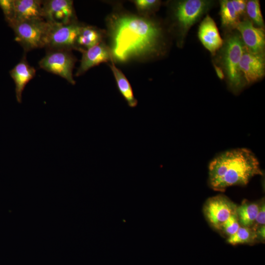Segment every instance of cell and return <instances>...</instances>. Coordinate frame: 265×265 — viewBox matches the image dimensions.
Masks as SVG:
<instances>
[{
  "mask_svg": "<svg viewBox=\"0 0 265 265\" xmlns=\"http://www.w3.org/2000/svg\"><path fill=\"white\" fill-rule=\"evenodd\" d=\"M112 59L120 62L157 54L161 30L152 20L132 14L113 13L107 21Z\"/></svg>",
  "mask_w": 265,
  "mask_h": 265,
  "instance_id": "cell-1",
  "label": "cell"
},
{
  "mask_svg": "<svg viewBox=\"0 0 265 265\" xmlns=\"http://www.w3.org/2000/svg\"><path fill=\"white\" fill-rule=\"evenodd\" d=\"M261 174L258 159L246 148L222 152L209 165V183L217 191H223L232 186L246 185L253 177Z\"/></svg>",
  "mask_w": 265,
  "mask_h": 265,
  "instance_id": "cell-2",
  "label": "cell"
},
{
  "mask_svg": "<svg viewBox=\"0 0 265 265\" xmlns=\"http://www.w3.org/2000/svg\"><path fill=\"white\" fill-rule=\"evenodd\" d=\"M15 33V40L27 52L45 48L51 24L43 19L17 21L7 23Z\"/></svg>",
  "mask_w": 265,
  "mask_h": 265,
  "instance_id": "cell-3",
  "label": "cell"
},
{
  "mask_svg": "<svg viewBox=\"0 0 265 265\" xmlns=\"http://www.w3.org/2000/svg\"><path fill=\"white\" fill-rule=\"evenodd\" d=\"M223 45L221 57L224 71L230 88L237 93L245 84L239 66L244 46L238 34L228 36Z\"/></svg>",
  "mask_w": 265,
  "mask_h": 265,
  "instance_id": "cell-4",
  "label": "cell"
},
{
  "mask_svg": "<svg viewBox=\"0 0 265 265\" xmlns=\"http://www.w3.org/2000/svg\"><path fill=\"white\" fill-rule=\"evenodd\" d=\"M76 59L67 50H47L45 56L39 62L40 68L59 76L74 85L73 70Z\"/></svg>",
  "mask_w": 265,
  "mask_h": 265,
  "instance_id": "cell-5",
  "label": "cell"
},
{
  "mask_svg": "<svg viewBox=\"0 0 265 265\" xmlns=\"http://www.w3.org/2000/svg\"><path fill=\"white\" fill-rule=\"evenodd\" d=\"M83 25L77 21L52 25L45 48L47 50H77V40Z\"/></svg>",
  "mask_w": 265,
  "mask_h": 265,
  "instance_id": "cell-6",
  "label": "cell"
},
{
  "mask_svg": "<svg viewBox=\"0 0 265 265\" xmlns=\"http://www.w3.org/2000/svg\"><path fill=\"white\" fill-rule=\"evenodd\" d=\"M211 3V1L204 0H185L177 3L174 16L183 37L208 10Z\"/></svg>",
  "mask_w": 265,
  "mask_h": 265,
  "instance_id": "cell-7",
  "label": "cell"
},
{
  "mask_svg": "<svg viewBox=\"0 0 265 265\" xmlns=\"http://www.w3.org/2000/svg\"><path fill=\"white\" fill-rule=\"evenodd\" d=\"M42 8L43 19L50 24H67L77 21L72 0H44Z\"/></svg>",
  "mask_w": 265,
  "mask_h": 265,
  "instance_id": "cell-8",
  "label": "cell"
},
{
  "mask_svg": "<svg viewBox=\"0 0 265 265\" xmlns=\"http://www.w3.org/2000/svg\"><path fill=\"white\" fill-rule=\"evenodd\" d=\"M237 206L223 195L209 199L205 206L204 212L209 222L217 229H221L223 223L236 212Z\"/></svg>",
  "mask_w": 265,
  "mask_h": 265,
  "instance_id": "cell-9",
  "label": "cell"
},
{
  "mask_svg": "<svg viewBox=\"0 0 265 265\" xmlns=\"http://www.w3.org/2000/svg\"><path fill=\"white\" fill-rule=\"evenodd\" d=\"M239 66L245 83L250 84L259 80L265 75L264 53H253L247 50L244 47Z\"/></svg>",
  "mask_w": 265,
  "mask_h": 265,
  "instance_id": "cell-10",
  "label": "cell"
},
{
  "mask_svg": "<svg viewBox=\"0 0 265 265\" xmlns=\"http://www.w3.org/2000/svg\"><path fill=\"white\" fill-rule=\"evenodd\" d=\"M236 28L247 50L255 53H264L265 34L263 28L255 26L250 20L245 19L241 21Z\"/></svg>",
  "mask_w": 265,
  "mask_h": 265,
  "instance_id": "cell-11",
  "label": "cell"
},
{
  "mask_svg": "<svg viewBox=\"0 0 265 265\" xmlns=\"http://www.w3.org/2000/svg\"><path fill=\"white\" fill-rule=\"evenodd\" d=\"M79 51L82 53V56L76 76H80L91 68L112 59L110 49L102 42L90 48Z\"/></svg>",
  "mask_w": 265,
  "mask_h": 265,
  "instance_id": "cell-12",
  "label": "cell"
},
{
  "mask_svg": "<svg viewBox=\"0 0 265 265\" xmlns=\"http://www.w3.org/2000/svg\"><path fill=\"white\" fill-rule=\"evenodd\" d=\"M198 36L204 47L213 55L223 45L217 26L208 15L199 26Z\"/></svg>",
  "mask_w": 265,
  "mask_h": 265,
  "instance_id": "cell-13",
  "label": "cell"
},
{
  "mask_svg": "<svg viewBox=\"0 0 265 265\" xmlns=\"http://www.w3.org/2000/svg\"><path fill=\"white\" fill-rule=\"evenodd\" d=\"M246 1L243 0H221L220 16L222 26L227 28H236L245 12Z\"/></svg>",
  "mask_w": 265,
  "mask_h": 265,
  "instance_id": "cell-14",
  "label": "cell"
},
{
  "mask_svg": "<svg viewBox=\"0 0 265 265\" xmlns=\"http://www.w3.org/2000/svg\"><path fill=\"white\" fill-rule=\"evenodd\" d=\"M35 74V68L28 64L25 56L9 71V74L15 84L16 97L18 103L22 102L23 91Z\"/></svg>",
  "mask_w": 265,
  "mask_h": 265,
  "instance_id": "cell-15",
  "label": "cell"
},
{
  "mask_svg": "<svg viewBox=\"0 0 265 265\" xmlns=\"http://www.w3.org/2000/svg\"><path fill=\"white\" fill-rule=\"evenodd\" d=\"M42 6V0H14L15 15L13 20L24 21L43 19Z\"/></svg>",
  "mask_w": 265,
  "mask_h": 265,
  "instance_id": "cell-16",
  "label": "cell"
},
{
  "mask_svg": "<svg viewBox=\"0 0 265 265\" xmlns=\"http://www.w3.org/2000/svg\"><path fill=\"white\" fill-rule=\"evenodd\" d=\"M110 62L109 66L114 75L120 93L129 107L131 108L136 107L138 102L134 97L131 84L122 71L115 66L112 59Z\"/></svg>",
  "mask_w": 265,
  "mask_h": 265,
  "instance_id": "cell-17",
  "label": "cell"
},
{
  "mask_svg": "<svg viewBox=\"0 0 265 265\" xmlns=\"http://www.w3.org/2000/svg\"><path fill=\"white\" fill-rule=\"evenodd\" d=\"M100 29L91 26L83 25L77 40V50L87 49L102 42Z\"/></svg>",
  "mask_w": 265,
  "mask_h": 265,
  "instance_id": "cell-18",
  "label": "cell"
},
{
  "mask_svg": "<svg viewBox=\"0 0 265 265\" xmlns=\"http://www.w3.org/2000/svg\"><path fill=\"white\" fill-rule=\"evenodd\" d=\"M260 205L255 203L243 202L237 207L236 213L239 224L243 227L252 226L258 213Z\"/></svg>",
  "mask_w": 265,
  "mask_h": 265,
  "instance_id": "cell-19",
  "label": "cell"
},
{
  "mask_svg": "<svg viewBox=\"0 0 265 265\" xmlns=\"http://www.w3.org/2000/svg\"><path fill=\"white\" fill-rule=\"evenodd\" d=\"M257 237L256 231L252 228L242 226L240 227L234 234L229 237L227 242L232 245H235L250 242Z\"/></svg>",
  "mask_w": 265,
  "mask_h": 265,
  "instance_id": "cell-20",
  "label": "cell"
},
{
  "mask_svg": "<svg viewBox=\"0 0 265 265\" xmlns=\"http://www.w3.org/2000/svg\"><path fill=\"white\" fill-rule=\"evenodd\" d=\"M245 11L251 19V21L256 25L257 27L263 28L264 26V20L259 0H250L247 1Z\"/></svg>",
  "mask_w": 265,
  "mask_h": 265,
  "instance_id": "cell-21",
  "label": "cell"
},
{
  "mask_svg": "<svg viewBox=\"0 0 265 265\" xmlns=\"http://www.w3.org/2000/svg\"><path fill=\"white\" fill-rule=\"evenodd\" d=\"M236 212L231 215L223 223L222 229L229 236L234 234L240 227Z\"/></svg>",
  "mask_w": 265,
  "mask_h": 265,
  "instance_id": "cell-22",
  "label": "cell"
},
{
  "mask_svg": "<svg viewBox=\"0 0 265 265\" xmlns=\"http://www.w3.org/2000/svg\"><path fill=\"white\" fill-rule=\"evenodd\" d=\"M0 7L7 23L14 18V0H0Z\"/></svg>",
  "mask_w": 265,
  "mask_h": 265,
  "instance_id": "cell-23",
  "label": "cell"
},
{
  "mask_svg": "<svg viewBox=\"0 0 265 265\" xmlns=\"http://www.w3.org/2000/svg\"><path fill=\"white\" fill-rule=\"evenodd\" d=\"M156 0H136L133 1L137 9L141 13H146L155 9L159 3Z\"/></svg>",
  "mask_w": 265,
  "mask_h": 265,
  "instance_id": "cell-24",
  "label": "cell"
},
{
  "mask_svg": "<svg viewBox=\"0 0 265 265\" xmlns=\"http://www.w3.org/2000/svg\"><path fill=\"white\" fill-rule=\"evenodd\" d=\"M265 205L264 202L260 205L255 222L252 228L254 231L265 224Z\"/></svg>",
  "mask_w": 265,
  "mask_h": 265,
  "instance_id": "cell-25",
  "label": "cell"
},
{
  "mask_svg": "<svg viewBox=\"0 0 265 265\" xmlns=\"http://www.w3.org/2000/svg\"><path fill=\"white\" fill-rule=\"evenodd\" d=\"M213 67L218 77L221 80L223 79L225 75L223 70L215 64H213Z\"/></svg>",
  "mask_w": 265,
  "mask_h": 265,
  "instance_id": "cell-26",
  "label": "cell"
},
{
  "mask_svg": "<svg viewBox=\"0 0 265 265\" xmlns=\"http://www.w3.org/2000/svg\"><path fill=\"white\" fill-rule=\"evenodd\" d=\"M265 225L259 228L256 231L257 236H259L262 239H265Z\"/></svg>",
  "mask_w": 265,
  "mask_h": 265,
  "instance_id": "cell-27",
  "label": "cell"
}]
</instances>
